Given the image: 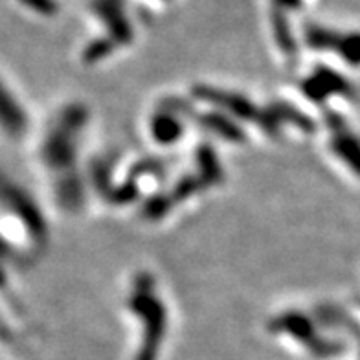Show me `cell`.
<instances>
[{"label":"cell","instance_id":"4","mask_svg":"<svg viewBox=\"0 0 360 360\" xmlns=\"http://www.w3.org/2000/svg\"><path fill=\"white\" fill-rule=\"evenodd\" d=\"M153 134L158 142L169 143L182 134V125L173 114H158L153 122Z\"/></svg>","mask_w":360,"mask_h":360},{"label":"cell","instance_id":"2","mask_svg":"<svg viewBox=\"0 0 360 360\" xmlns=\"http://www.w3.org/2000/svg\"><path fill=\"white\" fill-rule=\"evenodd\" d=\"M85 118L81 109L67 110L61 116V122H57L52 129V134L48 136L46 146L43 147V158H46L48 166L53 169H63V167L72 166V157L76 151V146H72V138L76 140L77 127Z\"/></svg>","mask_w":360,"mask_h":360},{"label":"cell","instance_id":"1","mask_svg":"<svg viewBox=\"0 0 360 360\" xmlns=\"http://www.w3.org/2000/svg\"><path fill=\"white\" fill-rule=\"evenodd\" d=\"M129 307L143 320V342L136 360H157L158 347L166 331V309L153 290L149 276H142L134 294H131Z\"/></svg>","mask_w":360,"mask_h":360},{"label":"cell","instance_id":"3","mask_svg":"<svg viewBox=\"0 0 360 360\" xmlns=\"http://www.w3.org/2000/svg\"><path fill=\"white\" fill-rule=\"evenodd\" d=\"M276 327L281 329V331H287L290 333V335H294L300 342H304L305 346L311 347L316 355L323 356V355H335V353H337V351H335L337 349V346H333V344H327V342L316 340V338H314L316 335H314L311 323H309L305 318L300 316V314H289V316L281 318V320L278 318V320H276Z\"/></svg>","mask_w":360,"mask_h":360}]
</instances>
